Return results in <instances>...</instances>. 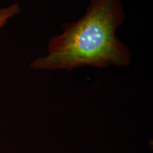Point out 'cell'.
<instances>
[{
  "label": "cell",
  "mask_w": 153,
  "mask_h": 153,
  "mask_svg": "<svg viewBox=\"0 0 153 153\" xmlns=\"http://www.w3.org/2000/svg\"><path fill=\"white\" fill-rule=\"evenodd\" d=\"M21 7L19 4H13L5 8L0 9V29L8 22L9 19L20 13Z\"/></svg>",
  "instance_id": "obj_2"
},
{
  "label": "cell",
  "mask_w": 153,
  "mask_h": 153,
  "mask_svg": "<svg viewBox=\"0 0 153 153\" xmlns=\"http://www.w3.org/2000/svg\"><path fill=\"white\" fill-rule=\"evenodd\" d=\"M125 13L120 0H89L85 14L62 26L48 44V53L30 63L35 70H72L89 66H128L131 53L116 36Z\"/></svg>",
  "instance_id": "obj_1"
}]
</instances>
